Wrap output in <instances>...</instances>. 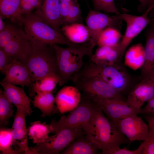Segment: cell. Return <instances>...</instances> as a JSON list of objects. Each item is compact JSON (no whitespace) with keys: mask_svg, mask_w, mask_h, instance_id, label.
I'll return each instance as SVG.
<instances>
[{"mask_svg":"<svg viewBox=\"0 0 154 154\" xmlns=\"http://www.w3.org/2000/svg\"><path fill=\"white\" fill-rule=\"evenodd\" d=\"M30 38L31 48L22 62L28 69L33 82L48 75H60L53 45Z\"/></svg>","mask_w":154,"mask_h":154,"instance_id":"cell-1","label":"cell"},{"mask_svg":"<svg viewBox=\"0 0 154 154\" xmlns=\"http://www.w3.org/2000/svg\"><path fill=\"white\" fill-rule=\"evenodd\" d=\"M102 112L95 104L91 120L94 130L91 141L98 149L102 150L103 154H107L130 141L119 132L114 123L107 119Z\"/></svg>","mask_w":154,"mask_h":154,"instance_id":"cell-2","label":"cell"},{"mask_svg":"<svg viewBox=\"0 0 154 154\" xmlns=\"http://www.w3.org/2000/svg\"><path fill=\"white\" fill-rule=\"evenodd\" d=\"M40 8L30 14L23 15V26L25 31L30 37L50 45L60 44L78 46L81 45L71 42L62 32L49 25L42 15Z\"/></svg>","mask_w":154,"mask_h":154,"instance_id":"cell-3","label":"cell"},{"mask_svg":"<svg viewBox=\"0 0 154 154\" xmlns=\"http://www.w3.org/2000/svg\"><path fill=\"white\" fill-rule=\"evenodd\" d=\"M73 76L99 79L121 93L129 87L132 82L129 75L120 62L106 65L90 61Z\"/></svg>","mask_w":154,"mask_h":154,"instance_id":"cell-4","label":"cell"},{"mask_svg":"<svg viewBox=\"0 0 154 154\" xmlns=\"http://www.w3.org/2000/svg\"><path fill=\"white\" fill-rule=\"evenodd\" d=\"M95 104L93 101L84 97L71 114L63 115L58 121H52L49 124L51 132L55 134L64 129L81 127L87 139L91 141L94 130L91 120Z\"/></svg>","mask_w":154,"mask_h":154,"instance_id":"cell-5","label":"cell"},{"mask_svg":"<svg viewBox=\"0 0 154 154\" xmlns=\"http://www.w3.org/2000/svg\"><path fill=\"white\" fill-rule=\"evenodd\" d=\"M56 53L57 63L61 78V86L66 84L72 76L83 67L84 56L92 54L89 44L64 48L53 45Z\"/></svg>","mask_w":154,"mask_h":154,"instance_id":"cell-6","label":"cell"},{"mask_svg":"<svg viewBox=\"0 0 154 154\" xmlns=\"http://www.w3.org/2000/svg\"><path fill=\"white\" fill-rule=\"evenodd\" d=\"M30 48V37L15 24H6L0 32V48L14 60L22 62Z\"/></svg>","mask_w":154,"mask_h":154,"instance_id":"cell-7","label":"cell"},{"mask_svg":"<svg viewBox=\"0 0 154 154\" xmlns=\"http://www.w3.org/2000/svg\"><path fill=\"white\" fill-rule=\"evenodd\" d=\"M71 80L82 92L84 97L94 102L116 98H123L121 92L99 79L72 76Z\"/></svg>","mask_w":154,"mask_h":154,"instance_id":"cell-8","label":"cell"},{"mask_svg":"<svg viewBox=\"0 0 154 154\" xmlns=\"http://www.w3.org/2000/svg\"><path fill=\"white\" fill-rule=\"evenodd\" d=\"M85 20L90 34L89 44L92 54L103 31L108 27H113L119 30L121 28L123 20L118 15L110 16L91 9Z\"/></svg>","mask_w":154,"mask_h":154,"instance_id":"cell-9","label":"cell"},{"mask_svg":"<svg viewBox=\"0 0 154 154\" xmlns=\"http://www.w3.org/2000/svg\"><path fill=\"white\" fill-rule=\"evenodd\" d=\"M33 148L37 154H58L74 140L85 134L81 127L62 130Z\"/></svg>","mask_w":154,"mask_h":154,"instance_id":"cell-10","label":"cell"},{"mask_svg":"<svg viewBox=\"0 0 154 154\" xmlns=\"http://www.w3.org/2000/svg\"><path fill=\"white\" fill-rule=\"evenodd\" d=\"M94 102L96 106L104 112L114 123L131 116L145 114L142 109L134 107L122 98L100 100Z\"/></svg>","mask_w":154,"mask_h":154,"instance_id":"cell-11","label":"cell"},{"mask_svg":"<svg viewBox=\"0 0 154 154\" xmlns=\"http://www.w3.org/2000/svg\"><path fill=\"white\" fill-rule=\"evenodd\" d=\"M150 11L147 9L140 16H136L126 13H120L119 15L126 23L125 34L118 46L123 54L133 39L137 36L153 19L149 17Z\"/></svg>","mask_w":154,"mask_h":154,"instance_id":"cell-12","label":"cell"},{"mask_svg":"<svg viewBox=\"0 0 154 154\" xmlns=\"http://www.w3.org/2000/svg\"><path fill=\"white\" fill-rule=\"evenodd\" d=\"M114 123L118 130L130 141H145L149 137V127L140 117L131 116L118 121Z\"/></svg>","mask_w":154,"mask_h":154,"instance_id":"cell-13","label":"cell"},{"mask_svg":"<svg viewBox=\"0 0 154 154\" xmlns=\"http://www.w3.org/2000/svg\"><path fill=\"white\" fill-rule=\"evenodd\" d=\"M5 77L1 81L14 85L27 86L31 94L34 83L25 65L19 60H15L9 65L6 71Z\"/></svg>","mask_w":154,"mask_h":154,"instance_id":"cell-14","label":"cell"},{"mask_svg":"<svg viewBox=\"0 0 154 154\" xmlns=\"http://www.w3.org/2000/svg\"><path fill=\"white\" fill-rule=\"evenodd\" d=\"M28 116L25 112L17 109L11 128L14 145L20 154L23 153L27 154L29 150L25 120V117Z\"/></svg>","mask_w":154,"mask_h":154,"instance_id":"cell-15","label":"cell"},{"mask_svg":"<svg viewBox=\"0 0 154 154\" xmlns=\"http://www.w3.org/2000/svg\"><path fill=\"white\" fill-rule=\"evenodd\" d=\"M55 99L58 110L63 114L76 108L80 103L81 97L80 91L76 87L70 86L61 89Z\"/></svg>","mask_w":154,"mask_h":154,"instance_id":"cell-16","label":"cell"},{"mask_svg":"<svg viewBox=\"0 0 154 154\" xmlns=\"http://www.w3.org/2000/svg\"><path fill=\"white\" fill-rule=\"evenodd\" d=\"M146 34L145 48V61L140 68L141 80H150L154 77V21Z\"/></svg>","mask_w":154,"mask_h":154,"instance_id":"cell-17","label":"cell"},{"mask_svg":"<svg viewBox=\"0 0 154 154\" xmlns=\"http://www.w3.org/2000/svg\"><path fill=\"white\" fill-rule=\"evenodd\" d=\"M153 97V83L151 80H141L133 87L126 101L134 107L140 109L144 103Z\"/></svg>","mask_w":154,"mask_h":154,"instance_id":"cell-18","label":"cell"},{"mask_svg":"<svg viewBox=\"0 0 154 154\" xmlns=\"http://www.w3.org/2000/svg\"><path fill=\"white\" fill-rule=\"evenodd\" d=\"M0 84L9 100L16 107L30 115L32 112L31 101L24 90L15 85L2 81Z\"/></svg>","mask_w":154,"mask_h":154,"instance_id":"cell-19","label":"cell"},{"mask_svg":"<svg viewBox=\"0 0 154 154\" xmlns=\"http://www.w3.org/2000/svg\"><path fill=\"white\" fill-rule=\"evenodd\" d=\"M123 55L118 44L113 46H99L90 56V61L99 64L113 65L120 62Z\"/></svg>","mask_w":154,"mask_h":154,"instance_id":"cell-20","label":"cell"},{"mask_svg":"<svg viewBox=\"0 0 154 154\" xmlns=\"http://www.w3.org/2000/svg\"><path fill=\"white\" fill-rule=\"evenodd\" d=\"M59 0H43L40 8L43 17L48 23L54 29L62 32V25L59 9Z\"/></svg>","mask_w":154,"mask_h":154,"instance_id":"cell-21","label":"cell"},{"mask_svg":"<svg viewBox=\"0 0 154 154\" xmlns=\"http://www.w3.org/2000/svg\"><path fill=\"white\" fill-rule=\"evenodd\" d=\"M61 31L71 42L78 44H84L90 39V34L87 27L82 23H75L63 25Z\"/></svg>","mask_w":154,"mask_h":154,"instance_id":"cell-22","label":"cell"},{"mask_svg":"<svg viewBox=\"0 0 154 154\" xmlns=\"http://www.w3.org/2000/svg\"><path fill=\"white\" fill-rule=\"evenodd\" d=\"M0 13L14 24L23 25V15L21 13L20 0H0Z\"/></svg>","mask_w":154,"mask_h":154,"instance_id":"cell-23","label":"cell"},{"mask_svg":"<svg viewBox=\"0 0 154 154\" xmlns=\"http://www.w3.org/2000/svg\"><path fill=\"white\" fill-rule=\"evenodd\" d=\"M144 61L145 48L141 43L131 46L125 54V65L134 70L140 69Z\"/></svg>","mask_w":154,"mask_h":154,"instance_id":"cell-24","label":"cell"},{"mask_svg":"<svg viewBox=\"0 0 154 154\" xmlns=\"http://www.w3.org/2000/svg\"><path fill=\"white\" fill-rule=\"evenodd\" d=\"M62 82L61 78L59 74L47 75L34 83L30 96H33L35 93L52 92L58 84L61 86Z\"/></svg>","mask_w":154,"mask_h":154,"instance_id":"cell-25","label":"cell"},{"mask_svg":"<svg viewBox=\"0 0 154 154\" xmlns=\"http://www.w3.org/2000/svg\"><path fill=\"white\" fill-rule=\"evenodd\" d=\"M79 137L73 141L61 152L63 154H95L98 149L91 141Z\"/></svg>","mask_w":154,"mask_h":154,"instance_id":"cell-26","label":"cell"},{"mask_svg":"<svg viewBox=\"0 0 154 154\" xmlns=\"http://www.w3.org/2000/svg\"><path fill=\"white\" fill-rule=\"evenodd\" d=\"M32 102L34 106L41 111L43 116H50L58 110L54 105L55 99L52 92L37 94Z\"/></svg>","mask_w":154,"mask_h":154,"instance_id":"cell-27","label":"cell"},{"mask_svg":"<svg viewBox=\"0 0 154 154\" xmlns=\"http://www.w3.org/2000/svg\"><path fill=\"white\" fill-rule=\"evenodd\" d=\"M28 135L33 142L37 144L44 142L51 132L50 125L39 121L32 122L28 129Z\"/></svg>","mask_w":154,"mask_h":154,"instance_id":"cell-28","label":"cell"},{"mask_svg":"<svg viewBox=\"0 0 154 154\" xmlns=\"http://www.w3.org/2000/svg\"><path fill=\"white\" fill-rule=\"evenodd\" d=\"M123 36L119 30L112 27L105 29L102 33L96 43L98 47L113 46L117 45Z\"/></svg>","mask_w":154,"mask_h":154,"instance_id":"cell-29","label":"cell"},{"mask_svg":"<svg viewBox=\"0 0 154 154\" xmlns=\"http://www.w3.org/2000/svg\"><path fill=\"white\" fill-rule=\"evenodd\" d=\"M0 151L1 154H17L15 150L11 129L1 126L0 130Z\"/></svg>","mask_w":154,"mask_h":154,"instance_id":"cell-30","label":"cell"},{"mask_svg":"<svg viewBox=\"0 0 154 154\" xmlns=\"http://www.w3.org/2000/svg\"><path fill=\"white\" fill-rule=\"evenodd\" d=\"M12 103L6 96L4 90L0 89V125H6L9 123V119L13 115Z\"/></svg>","mask_w":154,"mask_h":154,"instance_id":"cell-31","label":"cell"},{"mask_svg":"<svg viewBox=\"0 0 154 154\" xmlns=\"http://www.w3.org/2000/svg\"><path fill=\"white\" fill-rule=\"evenodd\" d=\"M83 19L77 0H74L70 4L68 16L64 25L75 23H82Z\"/></svg>","mask_w":154,"mask_h":154,"instance_id":"cell-32","label":"cell"},{"mask_svg":"<svg viewBox=\"0 0 154 154\" xmlns=\"http://www.w3.org/2000/svg\"><path fill=\"white\" fill-rule=\"evenodd\" d=\"M94 9L96 10H102L106 12L113 13L119 15L118 11L114 0H92Z\"/></svg>","mask_w":154,"mask_h":154,"instance_id":"cell-33","label":"cell"},{"mask_svg":"<svg viewBox=\"0 0 154 154\" xmlns=\"http://www.w3.org/2000/svg\"><path fill=\"white\" fill-rule=\"evenodd\" d=\"M43 0H20L21 13L24 15L30 14L41 7Z\"/></svg>","mask_w":154,"mask_h":154,"instance_id":"cell-34","label":"cell"},{"mask_svg":"<svg viewBox=\"0 0 154 154\" xmlns=\"http://www.w3.org/2000/svg\"><path fill=\"white\" fill-rule=\"evenodd\" d=\"M14 60L12 58L0 48V71L2 74H5L8 66Z\"/></svg>","mask_w":154,"mask_h":154,"instance_id":"cell-35","label":"cell"},{"mask_svg":"<svg viewBox=\"0 0 154 154\" xmlns=\"http://www.w3.org/2000/svg\"><path fill=\"white\" fill-rule=\"evenodd\" d=\"M143 142L136 149L131 150L125 148L119 147L108 152L107 154H142L143 149Z\"/></svg>","mask_w":154,"mask_h":154,"instance_id":"cell-36","label":"cell"},{"mask_svg":"<svg viewBox=\"0 0 154 154\" xmlns=\"http://www.w3.org/2000/svg\"><path fill=\"white\" fill-rule=\"evenodd\" d=\"M143 143L142 154H154V139H148Z\"/></svg>","mask_w":154,"mask_h":154,"instance_id":"cell-37","label":"cell"},{"mask_svg":"<svg viewBox=\"0 0 154 154\" xmlns=\"http://www.w3.org/2000/svg\"><path fill=\"white\" fill-rule=\"evenodd\" d=\"M147 102V103L146 106L142 109L145 114L151 112L152 110L154 108V97Z\"/></svg>","mask_w":154,"mask_h":154,"instance_id":"cell-38","label":"cell"},{"mask_svg":"<svg viewBox=\"0 0 154 154\" xmlns=\"http://www.w3.org/2000/svg\"><path fill=\"white\" fill-rule=\"evenodd\" d=\"M147 120L148 121V127L150 133V136L149 139H154V118L153 117L148 118Z\"/></svg>","mask_w":154,"mask_h":154,"instance_id":"cell-39","label":"cell"},{"mask_svg":"<svg viewBox=\"0 0 154 154\" xmlns=\"http://www.w3.org/2000/svg\"><path fill=\"white\" fill-rule=\"evenodd\" d=\"M140 3V5L139 6L138 10L141 11L145 8L149 6V0H138Z\"/></svg>","mask_w":154,"mask_h":154,"instance_id":"cell-40","label":"cell"},{"mask_svg":"<svg viewBox=\"0 0 154 154\" xmlns=\"http://www.w3.org/2000/svg\"><path fill=\"white\" fill-rule=\"evenodd\" d=\"M3 17L1 15H0V32L4 29L6 25L4 21Z\"/></svg>","mask_w":154,"mask_h":154,"instance_id":"cell-41","label":"cell"},{"mask_svg":"<svg viewBox=\"0 0 154 154\" xmlns=\"http://www.w3.org/2000/svg\"><path fill=\"white\" fill-rule=\"evenodd\" d=\"M74 0H59L60 3L70 4Z\"/></svg>","mask_w":154,"mask_h":154,"instance_id":"cell-42","label":"cell"},{"mask_svg":"<svg viewBox=\"0 0 154 154\" xmlns=\"http://www.w3.org/2000/svg\"><path fill=\"white\" fill-rule=\"evenodd\" d=\"M154 8V3L151 6L149 7L147 9L149 10L150 11Z\"/></svg>","mask_w":154,"mask_h":154,"instance_id":"cell-43","label":"cell"},{"mask_svg":"<svg viewBox=\"0 0 154 154\" xmlns=\"http://www.w3.org/2000/svg\"><path fill=\"white\" fill-rule=\"evenodd\" d=\"M149 5L148 7L154 3V0H149Z\"/></svg>","mask_w":154,"mask_h":154,"instance_id":"cell-44","label":"cell"},{"mask_svg":"<svg viewBox=\"0 0 154 154\" xmlns=\"http://www.w3.org/2000/svg\"><path fill=\"white\" fill-rule=\"evenodd\" d=\"M150 80H151L154 84V77Z\"/></svg>","mask_w":154,"mask_h":154,"instance_id":"cell-45","label":"cell"},{"mask_svg":"<svg viewBox=\"0 0 154 154\" xmlns=\"http://www.w3.org/2000/svg\"><path fill=\"white\" fill-rule=\"evenodd\" d=\"M151 112L154 114V108L152 110Z\"/></svg>","mask_w":154,"mask_h":154,"instance_id":"cell-46","label":"cell"},{"mask_svg":"<svg viewBox=\"0 0 154 154\" xmlns=\"http://www.w3.org/2000/svg\"><path fill=\"white\" fill-rule=\"evenodd\" d=\"M153 117L154 118V117Z\"/></svg>","mask_w":154,"mask_h":154,"instance_id":"cell-47","label":"cell"}]
</instances>
